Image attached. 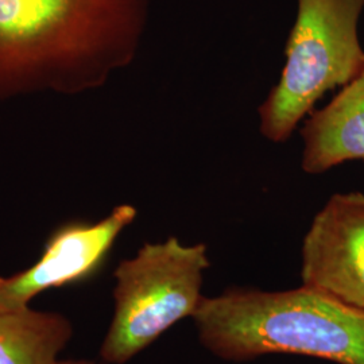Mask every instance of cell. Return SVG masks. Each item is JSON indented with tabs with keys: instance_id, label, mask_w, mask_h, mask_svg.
<instances>
[{
	"instance_id": "6da1fadb",
	"label": "cell",
	"mask_w": 364,
	"mask_h": 364,
	"mask_svg": "<svg viewBox=\"0 0 364 364\" xmlns=\"http://www.w3.org/2000/svg\"><path fill=\"white\" fill-rule=\"evenodd\" d=\"M149 0H0V100L78 95L132 64Z\"/></svg>"
},
{
	"instance_id": "7a4b0ae2",
	"label": "cell",
	"mask_w": 364,
	"mask_h": 364,
	"mask_svg": "<svg viewBox=\"0 0 364 364\" xmlns=\"http://www.w3.org/2000/svg\"><path fill=\"white\" fill-rule=\"evenodd\" d=\"M192 320L200 344L223 360L287 353L364 364V311L302 285L282 291L231 287L203 297Z\"/></svg>"
},
{
	"instance_id": "3957f363",
	"label": "cell",
	"mask_w": 364,
	"mask_h": 364,
	"mask_svg": "<svg viewBox=\"0 0 364 364\" xmlns=\"http://www.w3.org/2000/svg\"><path fill=\"white\" fill-rule=\"evenodd\" d=\"M364 0H297L281 77L258 108L260 134L284 144L323 96L364 69L359 22Z\"/></svg>"
},
{
	"instance_id": "277c9868",
	"label": "cell",
	"mask_w": 364,
	"mask_h": 364,
	"mask_svg": "<svg viewBox=\"0 0 364 364\" xmlns=\"http://www.w3.org/2000/svg\"><path fill=\"white\" fill-rule=\"evenodd\" d=\"M209 267L207 245L186 246L176 236L144 243L122 260L114 272V316L100 348L105 363H127L171 326L192 318Z\"/></svg>"
},
{
	"instance_id": "5b68a950",
	"label": "cell",
	"mask_w": 364,
	"mask_h": 364,
	"mask_svg": "<svg viewBox=\"0 0 364 364\" xmlns=\"http://www.w3.org/2000/svg\"><path fill=\"white\" fill-rule=\"evenodd\" d=\"M136 215L135 207L122 204L96 223L70 221L60 225L33 266L10 277H0V306H30L33 299L49 289L93 277Z\"/></svg>"
},
{
	"instance_id": "8992f818",
	"label": "cell",
	"mask_w": 364,
	"mask_h": 364,
	"mask_svg": "<svg viewBox=\"0 0 364 364\" xmlns=\"http://www.w3.org/2000/svg\"><path fill=\"white\" fill-rule=\"evenodd\" d=\"M302 287L364 311V193H335L301 248Z\"/></svg>"
},
{
	"instance_id": "52a82bcc",
	"label": "cell",
	"mask_w": 364,
	"mask_h": 364,
	"mask_svg": "<svg viewBox=\"0 0 364 364\" xmlns=\"http://www.w3.org/2000/svg\"><path fill=\"white\" fill-rule=\"evenodd\" d=\"M301 168L323 174L346 162H364V69L323 108L313 109L299 130Z\"/></svg>"
},
{
	"instance_id": "ba28073f",
	"label": "cell",
	"mask_w": 364,
	"mask_h": 364,
	"mask_svg": "<svg viewBox=\"0 0 364 364\" xmlns=\"http://www.w3.org/2000/svg\"><path fill=\"white\" fill-rule=\"evenodd\" d=\"M72 336L60 313L0 306V364H55Z\"/></svg>"
},
{
	"instance_id": "9c48e42d",
	"label": "cell",
	"mask_w": 364,
	"mask_h": 364,
	"mask_svg": "<svg viewBox=\"0 0 364 364\" xmlns=\"http://www.w3.org/2000/svg\"><path fill=\"white\" fill-rule=\"evenodd\" d=\"M55 364H96L95 362H92V360H85V359H76V360H73V359H70V360H58Z\"/></svg>"
}]
</instances>
